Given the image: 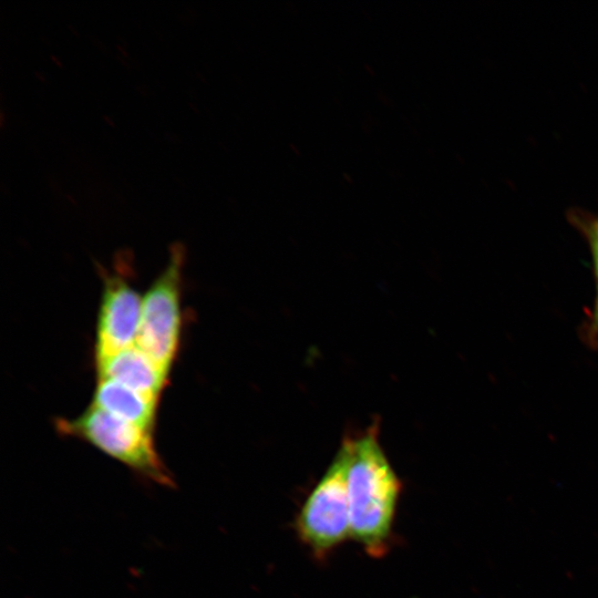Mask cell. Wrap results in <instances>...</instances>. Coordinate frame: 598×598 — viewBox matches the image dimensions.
<instances>
[{"mask_svg": "<svg viewBox=\"0 0 598 598\" xmlns=\"http://www.w3.org/2000/svg\"><path fill=\"white\" fill-rule=\"evenodd\" d=\"M347 440L351 538L370 557L382 558L393 543L403 484L379 442L377 426Z\"/></svg>", "mask_w": 598, "mask_h": 598, "instance_id": "1", "label": "cell"}, {"mask_svg": "<svg viewBox=\"0 0 598 598\" xmlns=\"http://www.w3.org/2000/svg\"><path fill=\"white\" fill-rule=\"evenodd\" d=\"M54 425L60 434L90 443L142 478L164 487L175 485L148 430L92 404L74 419H56Z\"/></svg>", "mask_w": 598, "mask_h": 598, "instance_id": "2", "label": "cell"}, {"mask_svg": "<svg viewBox=\"0 0 598 598\" xmlns=\"http://www.w3.org/2000/svg\"><path fill=\"white\" fill-rule=\"evenodd\" d=\"M349 462L350 450L346 437L295 518L299 540L319 560L326 559L351 537Z\"/></svg>", "mask_w": 598, "mask_h": 598, "instance_id": "3", "label": "cell"}, {"mask_svg": "<svg viewBox=\"0 0 598 598\" xmlns=\"http://www.w3.org/2000/svg\"><path fill=\"white\" fill-rule=\"evenodd\" d=\"M184 256V247L175 244L165 269L146 291L135 343L166 374L179 347Z\"/></svg>", "mask_w": 598, "mask_h": 598, "instance_id": "4", "label": "cell"}, {"mask_svg": "<svg viewBox=\"0 0 598 598\" xmlns=\"http://www.w3.org/2000/svg\"><path fill=\"white\" fill-rule=\"evenodd\" d=\"M124 262L103 274V292L97 315L95 361L135 346L143 299Z\"/></svg>", "mask_w": 598, "mask_h": 598, "instance_id": "5", "label": "cell"}, {"mask_svg": "<svg viewBox=\"0 0 598 598\" xmlns=\"http://www.w3.org/2000/svg\"><path fill=\"white\" fill-rule=\"evenodd\" d=\"M95 363L97 378L112 379L155 400L168 379L136 344Z\"/></svg>", "mask_w": 598, "mask_h": 598, "instance_id": "6", "label": "cell"}, {"mask_svg": "<svg viewBox=\"0 0 598 598\" xmlns=\"http://www.w3.org/2000/svg\"><path fill=\"white\" fill-rule=\"evenodd\" d=\"M158 400L117 381L97 378L92 405L153 432Z\"/></svg>", "mask_w": 598, "mask_h": 598, "instance_id": "7", "label": "cell"}, {"mask_svg": "<svg viewBox=\"0 0 598 598\" xmlns=\"http://www.w3.org/2000/svg\"><path fill=\"white\" fill-rule=\"evenodd\" d=\"M584 229L591 250L596 279V297L586 326L585 337L589 346L598 347V217L586 223Z\"/></svg>", "mask_w": 598, "mask_h": 598, "instance_id": "8", "label": "cell"}]
</instances>
